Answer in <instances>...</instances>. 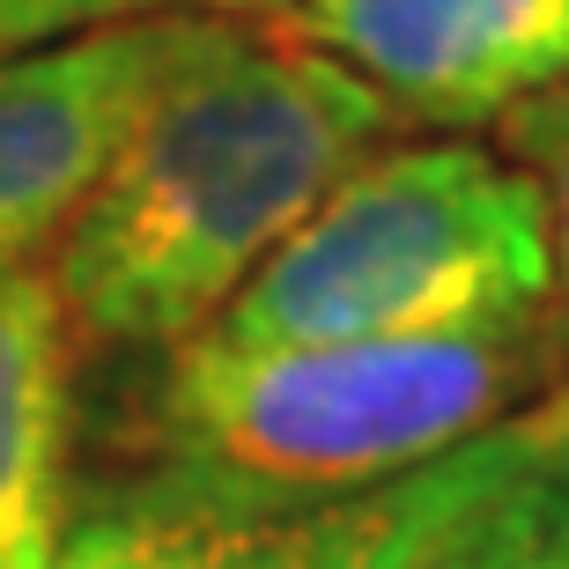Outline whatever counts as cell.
Returning <instances> with one entry per match:
<instances>
[{
  "label": "cell",
  "mask_w": 569,
  "mask_h": 569,
  "mask_svg": "<svg viewBox=\"0 0 569 569\" xmlns=\"http://www.w3.org/2000/svg\"><path fill=\"white\" fill-rule=\"evenodd\" d=\"M392 127L378 89L296 30L208 16L44 252L74 340H200Z\"/></svg>",
  "instance_id": "6da1fadb"
},
{
  "label": "cell",
  "mask_w": 569,
  "mask_h": 569,
  "mask_svg": "<svg viewBox=\"0 0 569 569\" xmlns=\"http://www.w3.org/2000/svg\"><path fill=\"white\" fill-rule=\"evenodd\" d=\"M569 392V303L437 340L237 348L186 340L156 385L163 473L230 496H362L526 422Z\"/></svg>",
  "instance_id": "7a4b0ae2"
},
{
  "label": "cell",
  "mask_w": 569,
  "mask_h": 569,
  "mask_svg": "<svg viewBox=\"0 0 569 569\" xmlns=\"http://www.w3.org/2000/svg\"><path fill=\"white\" fill-rule=\"evenodd\" d=\"M555 303L548 208L526 163L466 133L370 148L214 318L237 348L437 340Z\"/></svg>",
  "instance_id": "3957f363"
},
{
  "label": "cell",
  "mask_w": 569,
  "mask_h": 569,
  "mask_svg": "<svg viewBox=\"0 0 569 569\" xmlns=\"http://www.w3.org/2000/svg\"><path fill=\"white\" fill-rule=\"evenodd\" d=\"M555 451H569V392L526 422L362 496L274 503V496H230L156 466L127 496L74 518L60 569H400L443 518H459L473 496Z\"/></svg>",
  "instance_id": "277c9868"
},
{
  "label": "cell",
  "mask_w": 569,
  "mask_h": 569,
  "mask_svg": "<svg viewBox=\"0 0 569 569\" xmlns=\"http://www.w3.org/2000/svg\"><path fill=\"white\" fill-rule=\"evenodd\" d=\"M296 38L422 127H503L569 82V0H296Z\"/></svg>",
  "instance_id": "5b68a950"
},
{
  "label": "cell",
  "mask_w": 569,
  "mask_h": 569,
  "mask_svg": "<svg viewBox=\"0 0 569 569\" xmlns=\"http://www.w3.org/2000/svg\"><path fill=\"white\" fill-rule=\"evenodd\" d=\"M208 16H156L0 67V274L38 267Z\"/></svg>",
  "instance_id": "8992f818"
},
{
  "label": "cell",
  "mask_w": 569,
  "mask_h": 569,
  "mask_svg": "<svg viewBox=\"0 0 569 569\" xmlns=\"http://www.w3.org/2000/svg\"><path fill=\"white\" fill-rule=\"evenodd\" d=\"M74 326L44 267L0 274V569H60L74 532Z\"/></svg>",
  "instance_id": "52a82bcc"
},
{
  "label": "cell",
  "mask_w": 569,
  "mask_h": 569,
  "mask_svg": "<svg viewBox=\"0 0 569 569\" xmlns=\"http://www.w3.org/2000/svg\"><path fill=\"white\" fill-rule=\"evenodd\" d=\"M555 459L473 496L400 569H569V488L555 473Z\"/></svg>",
  "instance_id": "ba28073f"
},
{
  "label": "cell",
  "mask_w": 569,
  "mask_h": 569,
  "mask_svg": "<svg viewBox=\"0 0 569 569\" xmlns=\"http://www.w3.org/2000/svg\"><path fill=\"white\" fill-rule=\"evenodd\" d=\"M296 0H0V67L38 60L52 44L127 30L156 16H230V22H289Z\"/></svg>",
  "instance_id": "9c48e42d"
},
{
  "label": "cell",
  "mask_w": 569,
  "mask_h": 569,
  "mask_svg": "<svg viewBox=\"0 0 569 569\" xmlns=\"http://www.w3.org/2000/svg\"><path fill=\"white\" fill-rule=\"evenodd\" d=\"M510 148L526 156L540 208H548V244H555V296L569 303V82L532 97L526 111H510Z\"/></svg>",
  "instance_id": "30bf717a"
},
{
  "label": "cell",
  "mask_w": 569,
  "mask_h": 569,
  "mask_svg": "<svg viewBox=\"0 0 569 569\" xmlns=\"http://www.w3.org/2000/svg\"><path fill=\"white\" fill-rule=\"evenodd\" d=\"M555 473H562V488H569V451H562V459H555Z\"/></svg>",
  "instance_id": "8fae6325"
}]
</instances>
